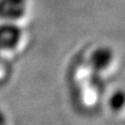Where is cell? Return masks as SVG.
Segmentation results:
<instances>
[{"mask_svg":"<svg viewBox=\"0 0 125 125\" xmlns=\"http://www.w3.org/2000/svg\"><path fill=\"white\" fill-rule=\"evenodd\" d=\"M114 60V52L108 47H100L92 54L91 64L97 71L107 69Z\"/></svg>","mask_w":125,"mask_h":125,"instance_id":"cell-3","label":"cell"},{"mask_svg":"<svg viewBox=\"0 0 125 125\" xmlns=\"http://www.w3.org/2000/svg\"><path fill=\"white\" fill-rule=\"evenodd\" d=\"M22 37V31L13 23L0 25V49L11 50L18 46Z\"/></svg>","mask_w":125,"mask_h":125,"instance_id":"cell-2","label":"cell"},{"mask_svg":"<svg viewBox=\"0 0 125 125\" xmlns=\"http://www.w3.org/2000/svg\"><path fill=\"white\" fill-rule=\"evenodd\" d=\"M3 122H4V117H3L1 112H0V123H3Z\"/></svg>","mask_w":125,"mask_h":125,"instance_id":"cell-5","label":"cell"},{"mask_svg":"<svg viewBox=\"0 0 125 125\" xmlns=\"http://www.w3.org/2000/svg\"><path fill=\"white\" fill-rule=\"evenodd\" d=\"M109 105L114 111H121L125 107V91L118 90L111 96Z\"/></svg>","mask_w":125,"mask_h":125,"instance_id":"cell-4","label":"cell"},{"mask_svg":"<svg viewBox=\"0 0 125 125\" xmlns=\"http://www.w3.org/2000/svg\"><path fill=\"white\" fill-rule=\"evenodd\" d=\"M27 10V0H0V18L15 21L22 18Z\"/></svg>","mask_w":125,"mask_h":125,"instance_id":"cell-1","label":"cell"}]
</instances>
